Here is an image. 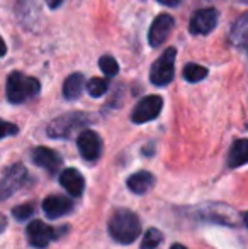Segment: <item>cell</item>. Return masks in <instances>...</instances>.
Masks as SVG:
<instances>
[{"mask_svg":"<svg viewBox=\"0 0 248 249\" xmlns=\"http://www.w3.org/2000/svg\"><path fill=\"white\" fill-rule=\"evenodd\" d=\"M72 200L63 197V195H50L43 200V210L50 219H58L65 213L72 212Z\"/></svg>","mask_w":248,"mask_h":249,"instance_id":"7c38bea8","label":"cell"},{"mask_svg":"<svg viewBox=\"0 0 248 249\" xmlns=\"http://www.w3.org/2000/svg\"><path fill=\"white\" fill-rule=\"evenodd\" d=\"M34 212V203L33 202H27L22 203V205H17L16 209L12 210V215L16 217L17 220H27Z\"/></svg>","mask_w":248,"mask_h":249,"instance_id":"7402d4cb","label":"cell"},{"mask_svg":"<svg viewBox=\"0 0 248 249\" xmlns=\"http://www.w3.org/2000/svg\"><path fill=\"white\" fill-rule=\"evenodd\" d=\"M155 185V177L148 171H138L128 178V188L136 195H145Z\"/></svg>","mask_w":248,"mask_h":249,"instance_id":"9a60e30c","label":"cell"},{"mask_svg":"<svg viewBox=\"0 0 248 249\" xmlns=\"http://www.w3.org/2000/svg\"><path fill=\"white\" fill-rule=\"evenodd\" d=\"M76 146H78V151L83 156V160L95 161L100 156V151H102V139L94 131H82L76 138Z\"/></svg>","mask_w":248,"mask_h":249,"instance_id":"30bf717a","label":"cell"},{"mask_svg":"<svg viewBox=\"0 0 248 249\" xmlns=\"http://www.w3.org/2000/svg\"><path fill=\"white\" fill-rule=\"evenodd\" d=\"M175 58L177 50L175 48H167L162 53L160 58L155 59L150 70V80L153 85L156 87H165L173 80V71H175Z\"/></svg>","mask_w":248,"mask_h":249,"instance_id":"3957f363","label":"cell"},{"mask_svg":"<svg viewBox=\"0 0 248 249\" xmlns=\"http://www.w3.org/2000/svg\"><path fill=\"white\" fill-rule=\"evenodd\" d=\"M26 234L31 246L44 249L57 237V229L44 224L43 220H31L26 229Z\"/></svg>","mask_w":248,"mask_h":249,"instance_id":"ba28073f","label":"cell"},{"mask_svg":"<svg viewBox=\"0 0 248 249\" xmlns=\"http://www.w3.org/2000/svg\"><path fill=\"white\" fill-rule=\"evenodd\" d=\"M208 68L204 66L197 65V63H189V65L184 66L182 70V75L184 78L187 80L189 83H197V82H202V80L208 76Z\"/></svg>","mask_w":248,"mask_h":249,"instance_id":"ac0fdd59","label":"cell"},{"mask_svg":"<svg viewBox=\"0 0 248 249\" xmlns=\"http://www.w3.org/2000/svg\"><path fill=\"white\" fill-rule=\"evenodd\" d=\"M5 54H7V44L3 43L2 36H0V58H2V56H5Z\"/></svg>","mask_w":248,"mask_h":249,"instance_id":"484cf974","label":"cell"},{"mask_svg":"<svg viewBox=\"0 0 248 249\" xmlns=\"http://www.w3.org/2000/svg\"><path fill=\"white\" fill-rule=\"evenodd\" d=\"M60 183L70 195H73V197H80L83 188H85V180H83L82 173L76 171L75 168H66V170L61 171Z\"/></svg>","mask_w":248,"mask_h":249,"instance_id":"5bb4252c","label":"cell"},{"mask_svg":"<svg viewBox=\"0 0 248 249\" xmlns=\"http://www.w3.org/2000/svg\"><path fill=\"white\" fill-rule=\"evenodd\" d=\"M163 241V236L158 229H148V232L143 237L141 249H155Z\"/></svg>","mask_w":248,"mask_h":249,"instance_id":"44dd1931","label":"cell"},{"mask_svg":"<svg viewBox=\"0 0 248 249\" xmlns=\"http://www.w3.org/2000/svg\"><path fill=\"white\" fill-rule=\"evenodd\" d=\"M41 83L33 76H26L20 71H12L7 78L5 92L10 104H22L39 93Z\"/></svg>","mask_w":248,"mask_h":249,"instance_id":"7a4b0ae2","label":"cell"},{"mask_svg":"<svg viewBox=\"0 0 248 249\" xmlns=\"http://www.w3.org/2000/svg\"><path fill=\"white\" fill-rule=\"evenodd\" d=\"M109 89V80L107 78H92L89 83H87V92L92 97H102L104 93Z\"/></svg>","mask_w":248,"mask_h":249,"instance_id":"d6986e66","label":"cell"},{"mask_svg":"<svg viewBox=\"0 0 248 249\" xmlns=\"http://www.w3.org/2000/svg\"><path fill=\"white\" fill-rule=\"evenodd\" d=\"M229 43L248 54V14H242L233 22L231 31H229Z\"/></svg>","mask_w":248,"mask_h":249,"instance_id":"4fadbf2b","label":"cell"},{"mask_svg":"<svg viewBox=\"0 0 248 249\" xmlns=\"http://www.w3.org/2000/svg\"><path fill=\"white\" fill-rule=\"evenodd\" d=\"M173 26H175V19L170 14H160L155 20H153L152 27L148 31V43L152 48L162 46V43H165V39L170 36Z\"/></svg>","mask_w":248,"mask_h":249,"instance_id":"9c48e42d","label":"cell"},{"mask_svg":"<svg viewBox=\"0 0 248 249\" xmlns=\"http://www.w3.org/2000/svg\"><path fill=\"white\" fill-rule=\"evenodd\" d=\"M7 227V220H5V217H2L0 215V232H2L3 229Z\"/></svg>","mask_w":248,"mask_h":249,"instance_id":"4316f807","label":"cell"},{"mask_svg":"<svg viewBox=\"0 0 248 249\" xmlns=\"http://www.w3.org/2000/svg\"><path fill=\"white\" fill-rule=\"evenodd\" d=\"M163 108V99L160 95H148L143 97L141 100L136 104V107L131 112V121L134 124H145L160 115Z\"/></svg>","mask_w":248,"mask_h":249,"instance_id":"5b68a950","label":"cell"},{"mask_svg":"<svg viewBox=\"0 0 248 249\" xmlns=\"http://www.w3.org/2000/svg\"><path fill=\"white\" fill-rule=\"evenodd\" d=\"M89 122V115L82 114V112H70V114L60 115L55 119L50 125H48V136L55 139H63L72 136L75 129L82 127Z\"/></svg>","mask_w":248,"mask_h":249,"instance_id":"277c9868","label":"cell"},{"mask_svg":"<svg viewBox=\"0 0 248 249\" xmlns=\"http://www.w3.org/2000/svg\"><path fill=\"white\" fill-rule=\"evenodd\" d=\"M26 178H27V170L20 163L12 164V166L7 168L2 180H0V202L9 198L12 194H16L20 187H24Z\"/></svg>","mask_w":248,"mask_h":249,"instance_id":"8992f818","label":"cell"},{"mask_svg":"<svg viewBox=\"0 0 248 249\" xmlns=\"http://www.w3.org/2000/svg\"><path fill=\"white\" fill-rule=\"evenodd\" d=\"M63 3V0H46V5L50 7V9H58Z\"/></svg>","mask_w":248,"mask_h":249,"instance_id":"d4e9b609","label":"cell"},{"mask_svg":"<svg viewBox=\"0 0 248 249\" xmlns=\"http://www.w3.org/2000/svg\"><path fill=\"white\" fill-rule=\"evenodd\" d=\"M218 19H219V14L216 9H212V7L201 9L197 12H194V16L191 17L189 31L194 36H206V34L214 31V27L218 26Z\"/></svg>","mask_w":248,"mask_h":249,"instance_id":"52a82bcc","label":"cell"},{"mask_svg":"<svg viewBox=\"0 0 248 249\" xmlns=\"http://www.w3.org/2000/svg\"><path fill=\"white\" fill-rule=\"evenodd\" d=\"M83 85H85V76L82 73H72L63 83V97L66 100H76L82 95Z\"/></svg>","mask_w":248,"mask_h":249,"instance_id":"e0dca14e","label":"cell"},{"mask_svg":"<svg viewBox=\"0 0 248 249\" xmlns=\"http://www.w3.org/2000/svg\"><path fill=\"white\" fill-rule=\"evenodd\" d=\"M170 249H187L186 246H182V244H172V248Z\"/></svg>","mask_w":248,"mask_h":249,"instance_id":"83f0119b","label":"cell"},{"mask_svg":"<svg viewBox=\"0 0 248 249\" xmlns=\"http://www.w3.org/2000/svg\"><path fill=\"white\" fill-rule=\"evenodd\" d=\"M248 163V139H236L228 153V168H240Z\"/></svg>","mask_w":248,"mask_h":249,"instance_id":"2e32d148","label":"cell"},{"mask_svg":"<svg viewBox=\"0 0 248 249\" xmlns=\"http://www.w3.org/2000/svg\"><path fill=\"white\" fill-rule=\"evenodd\" d=\"M99 68L102 70V73L106 76H116L119 73V65L113 56L106 54L99 59Z\"/></svg>","mask_w":248,"mask_h":249,"instance_id":"ffe728a7","label":"cell"},{"mask_svg":"<svg viewBox=\"0 0 248 249\" xmlns=\"http://www.w3.org/2000/svg\"><path fill=\"white\" fill-rule=\"evenodd\" d=\"M109 234L121 244H131L141 234V222L138 215L128 209H117L109 220Z\"/></svg>","mask_w":248,"mask_h":249,"instance_id":"6da1fadb","label":"cell"},{"mask_svg":"<svg viewBox=\"0 0 248 249\" xmlns=\"http://www.w3.org/2000/svg\"><path fill=\"white\" fill-rule=\"evenodd\" d=\"M156 2L162 3V5H165V7H177V5H180L182 0H156Z\"/></svg>","mask_w":248,"mask_h":249,"instance_id":"cb8c5ba5","label":"cell"},{"mask_svg":"<svg viewBox=\"0 0 248 249\" xmlns=\"http://www.w3.org/2000/svg\"><path fill=\"white\" fill-rule=\"evenodd\" d=\"M17 132H19V129H17L16 124L0 121V139L7 138V136H14V134H17Z\"/></svg>","mask_w":248,"mask_h":249,"instance_id":"603a6c76","label":"cell"},{"mask_svg":"<svg viewBox=\"0 0 248 249\" xmlns=\"http://www.w3.org/2000/svg\"><path fill=\"white\" fill-rule=\"evenodd\" d=\"M31 158H33L34 164L44 168V170L50 171V173H55V171H58V168H60L61 163H63L61 156L57 153V151H53V149H50V148H44V146L34 148L33 153H31Z\"/></svg>","mask_w":248,"mask_h":249,"instance_id":"8fae6325","label":"cell"},{"mask_svg":"<svg viewBox=\"0 0 248 249\" xmlns=\"http://www.w3.org/2000/svg\"><path fill=\"white\" fill-rule=\"evenodd\" d=\"M243 220H245V226L248 227V212H245V215H243Z\"/></svg>","mask_w":248,"mask_h":249,"instance_id":"f1b7e54d","label":"cell"}]
</instances>
